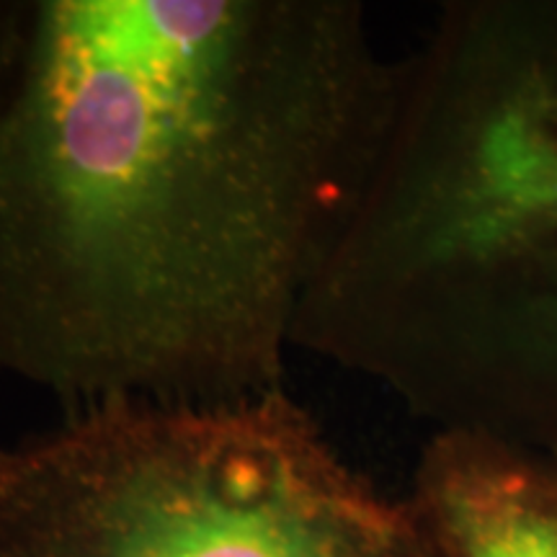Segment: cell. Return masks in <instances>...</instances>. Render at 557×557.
Masks as SVG:
<instances>
[{
    "label": "cell",
    "mask_w": 557,
    "mask_h": 557,
    "mask_svg": "<svg viewBox=\"0 0 557 557\" xmlns=\"http://www.w3.org/2000/svg\"><path fill=\"white\" fill-rule=\"evenodd\" d=\"M295 348L557 457V0H449L398 58Z\"/></svg>",
    "instance_id": "cell-2"
},
{
    "label": "cell",
    "mask_w": 557,
    "mask_h": 557,
    "mask_svg": "<svg viewBox=\"0 0 557 557\" xmlns=\"http://www.w3.org/2000/svg\"><path fill=\"white\" fill-rule=\"evenodd\" d=\"M410 504L447 557H557V457L475 434H431Z\"/></svg>",
    "instance_id": "cell-4"
},
{
    "label": "cell",
    "mask_w": 557,
    "mask_h": 557,
    "mask_svg": "<svg viewBox=\"0 0 557 557\" xmlns=\"http://www.w3.org/2000/svg\"><path fill=\"white\" fill-rule=\"evenodd\" d=\"M0 557H447L287 387L107 403L0 459Z\"/></svg>",
    "instance_id": "cell-3"
},
{
    "label": "cell",
    "mask_w": 557,
    "mask_h": 557,
    "mask_svg": "<svg viewBox=\"0 0 557 557\" xmlns=\"http://www.w3.org/2000/svg\"><path fill=\"white\" fill-rule=\"evenodd\" d=\"M395 70L359 0L11 3L0 374L65 410L284 387Z\"/></svg>",
    "instance_id": "cell-1"
},
{
    "label": "cell",
    "mask_w": 557,
    "mask_h": 557,
    "mask_svg": "<svg viewBox=\"0 0 557 557\" xmlns=\"http://www.w3.org/2000/svg\"><path fill=\"white\" fill-rule=\"evenodd\" d=\"M9 3H0V32H3V24H5V16H9Z\"/></svg>",
    "instance_id": "cell-5"
},
{
    "label": "cell",
    "mask_w": 557,
    "mask_h": 557,
    "mask_svg": "<svg viewBox=\"0 0 557 557\" xmlns=\"http://www.w3.org/2000/svg\"><path fill=\"white\" fill-rule=\"evenodd\" d=\"M3 455H5V447H0V459H3Z\"/></svg>",
    "instance_id": "cell-6"
}]
</instances>
